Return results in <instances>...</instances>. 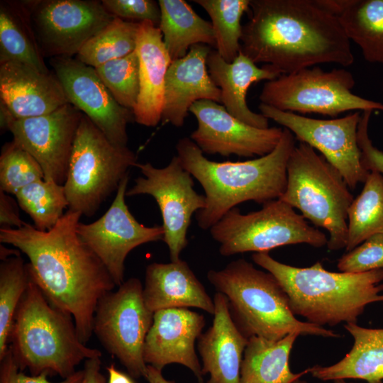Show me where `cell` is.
Wrapping results in <instances>:
<instances>
[{"instance_id":"cell-1","label":"cell","mask_w":383,"mask_h":383,"mask_svg":"<svg viewBox=\"0 0 383 383\" xmlns=\"http://www.w3.org/2000/svg\"><path fill=\"white\" fill-rule=\"evenodd\" d=\"M82 214L68 209L48 231L26 223L1 227L0 242L29 259L30 277L50 303L72 316L79 340L86 344L100 299L116 286L106 266L77 233Z\"/></svg>"},{"instance_id":"cell-2","label":"cell","mask_w":383,"mask_h":383,"mask_svg":"<svg viewBox=\"0 0 383 383\" xmlns=\"http://www.w3.org/2000/svg\"><path fill=\"white\" fill-rule=\"evenodd\" d=\"M240 52L280 74L323 63L354 62L338 18L313 0H250Z\"/></svg>"},{"instance_id":"cell-3","label":"cell","mask_w":383,"mask_h":383,"mask_svg":"<svg viewBox=\"0 0 383 383\" xmlns=\"http://www.w3.org/2000/svg\"><path fill=\"white\" fill-rule=\"evenodd\" d=\"M293 133L283 128L282 138L270 153L242 162L207 159L189 138L176 145L182 167L201 184L206 206L196 213L198 226L210 229L237 205L253 201L264 204L278 199L287 186V166L295 148Z\"/></svg>"},{"instance_id":"cell-4","label":"cell","mask_w":383,"mask_h":383,"mask_svg":"<svg viewBox=\"0 0 383 383\" xmlns=\"http://www.w3.org/2000/svg\"><path fill=\"white\" fill-rule=\"evenodd\" d=\"M252 259L276 278L293 313L319 326L356 323L368 304L383 301V284H379L383 270L335 272L319 262L296 267L274 260L268 252H255Z\"/></svg>"},{"instance_id":"cell-5","label":"cell","mask_w":383,"mask_h":383,"mask_svg":"<svg viewBox=\"0 0 383 383\" xmlns=\"http://www.w3.org/2000/svg\"><path fill=\"white\" fill-rule=\"evenodd\" d=\"M9 343L20 370L28 368L33 376L47 373L66 379L82 360L101 357V351L79 340L72 316L52 305L30 275Z\"/></svg>"},{"instance_id":"cell-6","label":"cell","mask_w":383,"mask_h":383,"mask_svg":"<svg viewBox=\"0 0 383 383\" xmlns=\"http://www.w3.org/2000/svg\"><path fill=\"white\" fill-rule=\"evenodd\" d=\"M207 279L226 296L233 321L248 338L277 341L293 333L339 337L331 330L298 320L276 278L244 259L232 261L220 270H209Z\"/></svg>"},{"instance_id":"cell-7","label":"cell","mask_w":383,"mask_h":383,"mask_svg":"<svg viewBox=\"0 0 383 383\" xmlns=\"http://www.w3.org/2000/svg\"><path fill=\"white\" fill-rule=\"evenodd\" d=\"M338 170L314 148L300 142L287 166V186L279 199L299 210L329 234L331 250L345 248L348 211L354 198Z\"/></svg>"},{"instance_id":"cell-8","label":"cell","mask_w":383,"mask_h":383,"mask_svg":"<svg viewBox=\"0 0 383 383\" xmlns=\"http://www.w3.org/2000/svg\"><path fill=\"white\" fill-rule=\"evenodd\" d=\"M137 162L128 146L114 145L83 114L63 184L69 209L94 215Z\"/></svg>"},{"instance_id":"cell-9","label":"cell","mask_w":383,"mask_h":383,"mask_svg":"<svg viewBox=\"0 0 383 383\" xmlns=\"http://www.w3.org/2000/svg\"><path fill=\"white\" fill-rule=\"evenodd\" d=\"M220 244L219 252L231 256L246 252H267L287 245H327L324 233L310 226L294 208L280 199L262 204L257 211L243 214L235 207L210 228Z\"/></svg>"},{"instance_id":"cell-10","label":"cell","mask_w":383,"mask_h":383,"mask_svg":"<svg viewBox=\"0 0 383 383\" xmlns=\"http://www.w3.org/2000/svg\"><path fill=\"white\" fill-rule=\"evenodd\" d=\"M355 84L346 70L326 71L314 66L267 81L259 99L261 104L283 111L331 117L348 111H383V104L353 94Z\"/></svg>"},{"instance_id":"cell-11","label":"cell","mask_w":383,"mask_h":383,"mask_svg":"<svg viewBox=\"0 0 383 383\" xmlns=\"http://www.w3.org/2000/svg\"><path fill=\"white\" fill-rule=\"evenodd\" d=\"M143 291L141 282L130 278L100 299L93 321V333L135 378L146 374L143 348L154 316L145 304Z\"/></svg>"},{"instance_id":"cell-12","label":"cell","mask_w":383,"mask_h":383,"mask_svg":"<svg viewBox=\"0 0 383 383\" xmlns=\"http://www.w3.org/2000/svg\"><path fill=\"white\" fill-rule=\"evenodd\" d=\"M143 176L135 180L126 196L148 194L156 201L162 218L163 241L168 247L172 262L180 260L188 244L187 231L192 215L206 206L205 196L194 189L193 177L184 169L178 157H172L165 167L150 162L135 166Z\"/></svg>"},{"instance_id":"cell-13","label":"cell","mask_w":383,"mask_h":383,"mask_svg":"<svg viewBox=\"0 0 383 383\" xmlns=\"http://www.w3.org/2000/svg\"><path fill=\"white\" fill-rule=\"evenodd\" d=\"M44 57H72L114 18L95 0L24 1Z\"/></svg>"},{"instance_id":"cell-14","label":"cell","mask_w":383,"mask_h":383,"mask_svg":"<svg viewBox=\"0 0 383 383\" xmlns=\"http://www.w3.org/2000/svg\"><path fill=\"white\" fill-rule=\"evenodd\" d=\"M1 128L41 167L45 179L63 185L83 113L68 103L42 116L15 118L1 102Z\"/></svg>"},{"instance_id":"cell-15","label":"cell","mask_w":383,"mask_h":383,"mask_svg":"<svg viewBox=\"0 0 383 383\" xmlns=\"http://www.w3.org/2000/svg\"><path fill=\"white\" fill-rule=\"evenodd\" d=\"M261 113L290 131L295 138L318 150L341 174L350 189L364 183L369 172L357 143L360 112L334 119H316L261 104Z\"/></svg>"},{"instance_id":"cell-16","label":"cell","mask_w":383,"mask_h":383,"mask_svg":"<svg viewBox=\"0 0 383 383\" xmlns=\"http://www.w3.org/2000/svg\"><path fill=\"white\" fill-rule=\"evenodd\" d=\"M128 180L127 174L101 217L77 226L79 235L101 260L118 287L124 282V262L129 252L140 245L163 240L164 236L162 226H145L129 211L125 201Z\"/></svg>"},{"instance_id":"cell-17","label":"cell","mask_w":383,"mask_h":383,"mask_svg":"<svg viewBox=\"0 0 383 383\" xmlns=\"http://www.w3.org/2000/svg\"><path fill=\"white\" fill-rule=\"evenodd\" d=\"M50 64L69 103L87 116L111 143L126 147V129L134 119L133 111L115 100L95 69L72 57H54Z\"/></svg>"},{"instance_id":"cell-18","label":"cell","mask_w":383,"mask_h":383,"mask_svg":"<svg viewBox=\"0 0 383 383\" xmlns=\"http://www.w3.org/2000/svg\"><path fill=\"white\" fill-rule=\"evenodd\" d=\"M197 121L190 139L206 154L224 157H262L279 143L283 128H258L250 126L228 112L219 103L201 100L189 109Z\"/></svg>"},{"instance_id":"cell-19","label":"cell","mask_w":383,"mask_h":383,"mask_svg":"<svg viewBox=\"0 0 383 383\" xmlns=\"http://www.w3.org/2000/svg\"><path fill=\"white\" fill-rule=\"evenodd\" d=\"M205 324L203 315L186 308L157 311L144 344L145 362L161 371L167 365H182L204 383L194 345Z\"/></svg>"},{"instance_id":"cell-20","label":"cell","mask_w":383,"mask_h":383,"mask_svg":"<svg viewBox=\"0 0 383 383\" xmlns=\"http://www.w3.org/2000/svg\"><path fill=\"white\" fill-rule=\"evenodd\" d=\"M211 51L209 45H194L184 57L171 62L165 77L163 123L180 128L195 102L210 100L221 103V90L207 69Z\"/></svg>"},{"instance_id":"cell-21","label":"cell","mask_w":383,"mask_h":383,"mask_svg":"<svg viewBox=\"0 0 383 383\" xmlns=\"http://www.w3.org/2000/svg\"><path fill=\"white\" fill-rule=\"evenodd\" d=\"M0 95L15 118L48 114L69 103L55 74L16 61L0 63Z\"/></svg>"},{"instance_id":"cell-22","label":"cell","mask_w":383,"mask_h":383,"mask_svg":"<svg viewBox=\"0 0 383 383\" xmlns=\"http://www.w3.org/2000/svg\"><path fill=\"white\" fill-rule=\"evenodd\" d=\"M211 326L198 338L203 375L207 383H240V367L248 338L238 329L230 313L228 299L217 292Z\"/></svg>"},{"instance_id":"cell-23","label":"cell","mask_w":383,"mask_h":383,"mask_svg":"<svg viewBox=\"0 0 383 383\" xmlns=\"http://www.w3.org/2000/svg\"><path fill=\"white\" fill-rule=\"evenodd\" d=\"M139 60L140 91L133 110L134 120L145 126H155L161 121L165 77L172 60L158 26L140 22L136 48Z\"/></svg>"},{"instance_id":"cell-24","label":"cell","mask_w":383,"mask_h":383,"mask_svg":"<svg viewBox=\"0 0 383 383\" xmlns=\"http://www.w3.org/2000/svg\"><path fill=\"white\" fill-rule=\"evenodd\" d=\"M143 296L151 312L171 309L195 307L213 315V299L182 260L169 263L153 262L145 270Z\"/></svg>"},{"instance_id":"cell-25","label":"cell","mask_w":383,"mask_h":383,"mask_svg":"<svg viewBox=\"0 0 383 383\" xmlns=\"http://www.w3.org/2000/svg\"><path fill=\"white\" fill-rule=\"evenodd\" d=\"M206 65L210 77L221 90V104L228 112L250 126L269 128V119L248 107L246 96L253 83L272 80L281 74L264 65L259 67L241 52L233 62H228L216 50H211Z\"/></svg>"},{"instance_id":"cell-26","label":"cell","mask_w":383,"mask_h":383,"mask_svg":"<svg viewBox=\"0 0 383 383\" xmlns=\"http://www.w3.org/2000/svg\"><path fill=\"white\" fill-rule=\"evenodd\" d=\"M345 328L354 338V344L337 363L309 368L311 374L320 380L358 379L367 383H382L383 328H367L348 323Z\"/></svg>"},{"instance_id":"cell-27","label":"cell","mask_w":383,"mask_h":383,"mask_svg":"<svg viewBox=\"0 0 383 383\" xmlns=\"http://www.w3.org/2000/svg\"><path fill=\"white\" fill-rule=\"evenodd\" d=\"M299 335L288 334L277 341L252 336L244 351L240 367V383H293L309 368L293 373L289 367V355Z\"/></svg>"},{"instance_id":"cell-28","label":"cell","mask_w":383,"mask_h":383,"mask_svg":"<svg viewBox=\"0 0 383 383\" xmlns=\"http://www.w3.org/2000/svg\"><path fill=\"white\" fill-rule=\"evenodd\" d=\"M24 1L0 3V63L16 61L50 72Z\"/></svg>"},{"instance_id":"cell-29","label":"cell","mask_w":383,"mask_h":383,"mask_svg":"<svg viewBox=\"0 0 383 383\" xmlns=\"http://www.w3.org/2000/svg\"><path fill=\"white\" fill-rule=\"evenodd\" d=\"M160 21L158 26L166 48L172 60L184 57L194 45L216 46L211 22L201 18L183 0H159Z\"/></svg>"},{"instance_id":"cell-30","label":"cell","mask_w":383,"mask_h":383,"mask_svg":"<svg viewBox=\"0 0 383 383\" xmlns=\"http://www.w3.org/2000/svg\"><path fill=\"white\" fill-rule=\"evenodd\" d=\"M338 18L364 58L383 64V0H350Z\"/></svg>"},{"instance_id":"cell-31","label":"cell","mask_w":383,"mask_h":383,"mask_svg":"<svg viewBox=\"0 0 383 383\" xmlns=\"http://www.w3.org/2000/svg\"><path fill=\"white\" fill-rule=\"evenodd\" d=\"M383 234V177L370 172L360 194L348 211V252L372 235Z\"/></svg>"},{"instance_id":"cell-32","label":"cell","mask_w":383,"mask_h":383,"mask_svg":"<svg viewBox=\"0 0 383 383\" xmlns=\"http://www.w3.org/2000/svg\"><path fill=\"white\" fill-rule=\"evenodd\" d=\"M250 0H194L209 14L215 34L216 50L232 62L240 52L241 18L248 12Z\"/></svg>"},{"instance_id":"cell-33","label":"cell","mask_w":383,"mask_h":383,"mask_svg":"<svg viewBox=\"0 0 383 383\" xmlns=\"http://www.w3.org/2000/svg\"><path fill=\"white\" fill-rule=\"evenodd\" d=\"M139 25L138 22L114 18L83 46L76 58L96 68L133 52L136 48Z\"/></svg>"},{"instance_id":"cell-34","label":"cell","mask_w":383,"mask_h":383,"mask_svg":"<svg viewBox=\"0 0 383 383\" xmlns=\"http://www.w3.org/2000/svg\"><path fill=\"white\" fill-rule=\"evenodd\" d=\"M14 195L34 227L43 231L51 229L68 207L64 186L45 179L27 185Z\"/></svg>"},{"instance_id":"cell-35","label":"cell","mask_w":383,"mask_h":383,"mask_svg":"<svg viewBox=\"0 0 383 383\" xmlns=\"http://www.w3.org/2000/svg\"><path fill=\"white\" fill-rule=\"evenodd\" d=\"M30 280L27 266L20 255L0 264V360L8 349L14 316Z\"/></svg>"},{"instance_id":"cell-36","label":"cell","mask_w":383,"mask_h":383,"mask_svg":"<svg viewBox=\"0 0 383 383\" xmlns=\"http://www.w3.org/2000/svg\"><path fill=\"white\" fill-rule=\"evenodd\" d=\"M94 69L115 100L133 111L140 91L139 60L136 51Z\"/></svg>"},{"instance_id":"cell-37","label":"cell","mask_w":383,"mask_h":383,"mask_svg":"<svg viewBox=\"0 0 383 383\" xmlns=\"http://www.w3.org/2000/svg\"><path fill=\"white\" fill-rule=\"evenodd\" d=\"M45 179L38 162L12 140L4 145L0 156V190L15 194L27 185Z\"/></svg>"},{"instance_id":"cell-38","label":"cell","mask_w":383,"mask_h":383,"mask_svg":"<svg viewBox=\"0 0 383 383\" xmlns=\"http://www.w3.org/2000/svg\"><path fill=\"white\" fill-rule=\"evenodd\" d=\"M343 272L363 273L383 270V234L370 236L344 254L337 264Z\"/></svg>"},{"instance_id":"cell-39","label":"cell","mask_w":383,"mask_h":383,"mask_svg":"<svg viewBox=\"0 0 383 383\" xmlns=\"http://www.w3.org/2000/svg\"><path fill=\"white\" fill-rule=\"evenodd\" d=\"M101 3L112 16L133 22L150 21L158 26L160 9L153 0H103Z\"/></svg>"},{"instance_id":"cell-40","label":"cell","mask_w":383,"mask_h":383,"mask_svg":"<svg viewBox=\"0 0 383 383\" xmlns=\"http://www.w3.org/2000/svg\"><path fill=\"white\" fill-rule=\"evenodd\" d=\"M0 362V383H80L84 377L83 370L59 382H50L47 373L28 376L20 370L9 346Z\"/></svg>"},{"instance_id":"cell-41","label":"cell","mask_w":383,"mask_h":383,"mask_svg":"<svg viewBox=\"0 0 383 383\" xmlns=\"http://www.w3.org/2000/svg\"><path fill=\"white\" fill-rule=\"evenodd\" d=\"M372 112L364 111L360 115L357 143L364 168L369 172H376L383 177V152L373 145L369 135V123Z\"/></svg>"},{"instance_id":"cell-42","label":"cell","mask_w":383,"mask_h":383,"mask_svg":"<svg viewBox=\"0 0 383 383\" xmlns=\"http://www.w3.org/2000/svg\"><path fill=\"white\" fill-rule=\"evenodd\" d=\"M8 194L0 190L1 227L21 228L26 222L21 219L16 204Z\"/></svg>"},{"instance_id":"cell-43","label":"cell","mask_w":383,"mask_h":383,"mask_svg":"<svg viewBox=\"0 0 383 383\" xmlns=\"http://www.w3.org/2000/svg\"><path fill=\"white\" fill-rule=\"evenodd\" d=\"M83 370L84 377L80 383H106L101 372L100 357L86 360Z\"/></svg>"},{"instance_id":"cell-44","label":"cell","mask_w":383,"mask_h":383,"mask_svg":"<svg viewBox=\"0 0 383 383\" xmlns=\"http://www.w3.org/2000/svg\"><path fill=\"white\" fill-rule=\"evenodd\" d=\"M316 5L337 18L343 12L350 0H313Z\"/></svg>"},{"instance_id":"cell-45","label":"cell","mask_w":383,"mask_h":383,"mask_svg":"<svg viewBox=\"0 0 383 383\" xmlns=\"http://www.w3.org/2000/svg\"><path fill=\"white\" fill-rule=\"evenodd\" d=\"M108 373L107 383H135L130 374L119 371L113 364L106 367Z\"/></svg>"},{"instance_id":"cell-46","label":"cell","mask_w":383,"mask_h":383,"mask_svg":"<svg viewBox=\"0 0 383 383\" xmlns=\"http://www.w3.org/2000/svg\"><path fill=\"white\" fill-rule=\"evenodd\" d=\"M145 378L149 383H174V381L166 379L163 377L161 370H159L150 365H147Z\"/></svg>"},{"instance_id":"cell-47","label":"cell","mask_w":383,"mask_h":383,"mask_svg":"<svg viewBox=\"0 0 383 383\" xmlns=\"http://www.w3.org/2000/svg\"><path fill=\"white\" fill-rule=\"evenodd\" d=\"M20 255V250L18 249H9L4 246L0 245V258L1 260H5L11 256Z\"/></svg>"},{"instance_id":"cell-48","label":"cell","mask_w":383,"mask_h":383,"mask_svg":"<svg viewBox=\"0 0 383 383\" xmlns=\"http://www.w3.org/2000/svg\"><path fill=\"white\" fill-rule=\"evenodd\" d=\"M334 383H348V382H345V379H338V380H335ZM350 383H352V382H350Z\"/></svg>"},{"instance_id":"cell-49","label":"cell","mask_w":383,"mask_h":383,"mask_svg":"<svg viewBox=\"0 0 383 383\" xmlns=\"http://www.w3.org/2000/svg\"><path fill=\"white\" fill-rule=\"evenodd\" d=\"M293 383H306V382L304 381V380H301V379H299L296 380L295 382H294Z\"/></svg>"}]
</instances>
